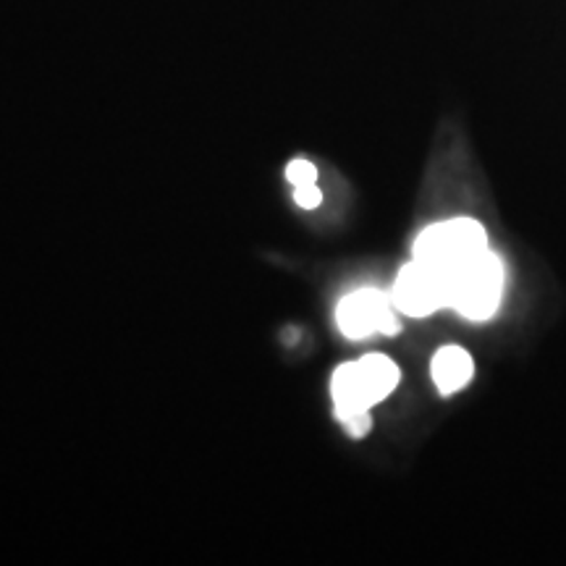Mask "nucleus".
Listing matches in <instances>:
<instances>
[{
	"instance_id": "nucleus-1",
	"label": "nucleus",
	"mask_w": 566,
	"mask_h": 566,
	"mask_svg": "<svg viewBox=\"0 0 566 566\" xmlns=\"http://www.w3.org/2000/svg\"><path fill=\"white\" fill-rule=\"evenodd\" d=\"M504 296V263L491 250L449 275V307L467 321H491Z\"/></svg>"
},
{
	"instance_id": "nucleus-2",
	"label": "nucleus",
	"mask_w": 566,
	"mask_h": 566,
	"mask_svg": "<svg viewBox=\"0 0 566 566\" xmlns=\"http://www.w3.org/2000/svg\"><path fill=\"white\" fill-rule=\"evenodd\" d=\"M488 247V233L483 226L472 218H454L428 226L420 237L415 239V258L422 263L441 268L443 273H454L459 268L483 254Z\"/></svg>"
},
{
	"instance_id": "nucleus-3",
	"label": "nucleus",
	"mask_w": 566,
	"mask_h": 566,
	"mask_svg": "<svg viewBox=\"0 0 566 566\" xmlns=\"http://www.w3.org/2000/svg\"><path fill=\"white\" fill-rule=\"evenodd\" d=\"M391 300L396 310L409 317L433 315L449 307V273L412 258V263H407L396 275Z\"/></svg>"
},
{
	"instance_id": "nucleus-4",
	"label": "nucleus",
	"mask_w": 566,
	"mask_h": 566,
	"mask_svg": "<svg viewBox=\"0 0 566 566\" xmlns=\"http://www.w3.org/2000/svg\"><path fill=\"white\" fill-rule=\"evenodd\" d=\"M336 323L338 331L352 342H363L373 334L396 336L401 331L394 300L378 289H359L346 294L336 307Z\"/></svg>"
},
{
	"instance_id": "nucleus-5",
	"label": "nucleus",
	"mask_w": 566,
	"mask_h": 566,
	"mask_svg": "<svg viewBox=\"0 0 566 566\" xmlns=\"http://www.w3.org/2000/svg\"><path fill=\"white\" fill-rule=\"evenodd\" d=\"M430 375H433L438 391L449 396L462 391L470 384L472 375H475V363H472L470 352L462 349V346L449 344L436 352L433 363H430Z\"/></svg>"
},
{
	"instance_id": "nucleus-6",
	"label": "nucleus",
	"mask_w": 566,
	"mask_h": 566,
	"mask_svg": "<svg viewBox=\"0 0 566 566\" xmlns=\"http://www.w3.org/2000/svg\"><path fill=\"white\" fill-rule=\"evenodd\" d=\"M331 396H334V407L338 422L346 420L349 415L370 412L373 405L367 399L363 378H359L357 363H344L336 367L334 378H331Z\"/></svg>"
},
{
	"instance_id": "nucleus-7",
	"label": "nucleus",
	"mask_w": 566,
	"mask_h": 566,
	"mask_svg": "<svg viewBox=\"0 0 566 566\" xmlns=\"http://www.w3.org/2000/svg\"><path fill=\"white\" fill-rule=\"evenodd\" d=\"M357 367L359 378H363L365 394L373 407L388 399V396L396 391V386H399V365H396L391 357H386V354H367V357L359 359Z\"/></svg>"
},
{
	"instance_id": "nucleus-8",
	"label": "nucleus",
	"mask_w": 566,
	"mask_h": 566,
	"mask_svg": "<svg viewBox=\"0 0 566 566\" xmlns=\"http://www.w3.org/2000/svg\"><path fill=\"white\" fill-rule=\"evenodd\" d=\"M286 181H292L294 187H307V184L317 181V168L310 160L296 158L286 166Z\"/></svg>"
},
{
	"instance_id": "nucleus-9",
	"label": "nucleus",
	"mask_w": 566,
	"mask_h": 566,
	"mask_svg": "<svg viewBox=\"0 0 566 566\" xmlns=\"http://www.w3.org/2000/svg\"><path fill=\"white\" fill-rule=\"evenodd\" d=\"M342 424L352 438H365L373 428V417H370V412H357V415H349L346 420H342Z\"/></svg>"
},
{
	"instance_id": "nucleus-10",
	"label": "nucleus",
	"mask_w": 566,
	"mask_h": 566,
	"mask_svg": "<svg viewBox=\"0 0 566 566\" xmlns=\"http://www.w3.org/2000/svg\"><path fill=\"white\" fill-rule=\"evenodd\" d=\"M294 202L304 210H315L323 202V192L317 184H307V187H294Z\"/></svg>"
}]
</instances>
